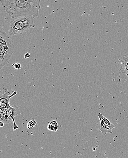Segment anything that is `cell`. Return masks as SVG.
<instances>
[{
    "label": "cell",
    "instance_id": "277c9868",
    "mask_svg": "<svg viewBox=\"0 0 128 158\" xmlns=\"http://www.w3.org/2000/svg\"><path fill=\"white\" fill-rule=\"evenodd\" d=\"M98 117L100 120L101 127H100V132L102 135H105L107 133L112 134V130L113 128H115V125L111 123L107 118L101 113L98 114Z\"/></svg>",
    "mask_w": 128,
    "mask_h": 158
},
{
    "label": "cell",
    "instance_id": "ba28073f",
    "mask_svg": "<svg viewBox=\"0 0 128 158\" xmlns=\"http://www.w3.org/2000/svg\"><path fill=\"white\" fill-rule=\"evenodd\" d=\"M119 72L126 74L128 77V62L121 61Z\"/></svg>",
    "mask_w": 128,
    "mask_h": 158
},
{
    "label": "cell",
    "instance_id": "4fadbf2b",
    "mask_svg": "<svg viewBox=\"0 0 128 158\" xmlns=\"http://www.w3.org/2000/svg\"><path fill=\"white\" fill-rule=\"evenodd\" d=\"M30 56H31V55L29 53H26L24 55V58L25 59H28V58H30Z\"/></svg>",
    "mask_w": 128,
    "mask_h": 158
},
{
    "label": "cell",
    "instance_id": "7a4b0ae2",
    "mask_svg": "<svg viewBox=\"0 0 128 158\" xmlns=\"http://www.w3.org/2000/svg\"><path fill=\"white\" fill-rule=\"evenodd\" d=\"M14 52V46L10 36L0 29V69L9 63Z\"/></svg>",
    "mask_w": 128,
    "mask_h": 158
},
{
    "label": "cell",
    "instance_id": "52a82bcc",
    "mask_svg": "<svg viewBox=\"0 0 128 158\" xmlns=\"http://www.w3.org/2000/svg\"><path fill=\"white\" fill-rule=\"evenodd\" d=\"M12 121L9 113L5 109H0V122L5 124H8Z\"/></svg>",
    "mask_w": 128,
    "mask_h": 158
},
{
    "label": "cell",
    "instance_id": "8fae6325",
    "mask_svg": "<svg viewBox=\"0 0 128 158\" xmlns=\"http://www.w3.org/2000/svg\"><path fill=\"white\" fill-rule=\"evenodd\" d=\"M12 66L14 67L15 69H20L21 68V64L19 63H16L13 64H12Z\"/></svg>",
    "mask_w": 128,
    "mask_h": 158
},
{
    "label": "cell",
    "instance_id": "9c48e42d",
    "mask_svg": "<svg viewBox=\"0 0 128 158\" xmlns=\"http://www.w3.org/2000/svg\"><path fill=\"white\" fill-rule=\"evenodd\" d=\"M47 128L50 131L57 132L58 130V126L56 121L53 120L51 121L47 126Z\"/></svg>",
    "mask_w": 128,
    "mask_h": 158
},
{
    "label": "cell",
    "instance_id": "5bb4252c",
    "mask_svg": "<svg viewBox=\"0 0 128 158\" xmlns=\"http://www.w3.org/2000/svg\"><path fill=\"white\" fill-rule=\"evenodd\" d=\"M5 123L2 122H0V127H2L4 125Z\"/></svg>",
    "mask_w": 128,
    "mask_h": 158
},
{
    "label": "cell",
    "instance_id": "5b68a950",
    "mask_svg": "<svg viewBox=\"0 0 128 158\" xmlns=\"http://www.w3.org/2000/svg\"><path fill=\"white\" fill-rule=\"evenodd\" d=\"M17 93V91H14L12 95H9L7 90H5L4 94H2V91H0V109H5L11 106L9 104L10 99Z\"/></svg>",
    "mask_w": 128,
    "mask_h": 158
},
{
    "label": "cell",
    "instance_id": "7c38bea8",
    "mask_svg": "<svg viewBox=\"0 0 128 158\" xmlns=\"http://www.w3.org/2000/svg\"><path fill=\"white\" fill-rule=\"evenodd\" d=\"M121 61H124L128 62V55L121 57Z\"/></svg>",
    "mask_w": 128,
    "mask_h": 158
},
{
    "label": "cell",
    "instance_id": "8992f818",
    "mask_svg": "<svg viewBox=\"0 0 128 158\" xmlns=\"http://www.w3.org/2000/svg\"><path fill=\"white\" fill-rule=\"evenodd\" d=\"M5 109L8 112L10 117L12 118L13 125H14L13 130L15 131L16 129L19 128L18 126L16 124V121L15 120V117L20 114L21 113L20 112L19 109L18 107L16 105L13 106H9L7 108H5Z\"/></svg>",
    "mask_w": 128,
    "mask_h": 158
},
{
    "label": "cell",
    "instance_id": "6da1fadb",
    "mask_svg": "<svg viewBox=\"0 0 128 158\" xmlns=\"http://www.w3.org/2000/svg\"><path fill=\"white\" fill-rule=\"evenodd\" d=\"M40 2L41 0H0L4 10L13 19L25 16L38 17Z\"/></svg>",
    "mask_w": 128,
    "mask_h": 158
},
{
    "label": "cell",
    "instance_id": "3957f363",
    "mask_svg": "<svg viewBox=\"0 0 128 158\" xmlns=\"http://www.w3.org/2000/svg\"><path fill=\"white\" fill-rule=\"evenodd\" d=\"M35 27L34 18L29 16L19 17L14 19L9 25L8 35H21Z\"/></svg>",
    "mask_w": 128,
    "mask_h": 158
},
{
    "label": "cell",
    "instance_id": "30bf717a",
    "mask_svg": "<svg viewBox=\"0 0 128 158\" xmlns=\"http://www.w3.org/2000/svg\"><path fill=\"white\" fill-rule=\"evenodd\" d=\"M37 126L38 124L36 121L34 119H32L27 123V127L28 129H32Z\"/></svg>",
    "mask_w": 128,
    "mask_h": 158
}]
</instances>
